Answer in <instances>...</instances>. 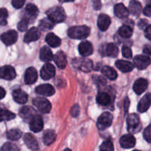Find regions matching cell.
I'll return each instance as SVG.
<instances>
[{
  "mask_svg": "<svg viewBox=\"0 0 151 151\" xmlns=\"http://www.w3.org/2000/svg\"><path fill=\"white\" fill-rule=\"evenodd\" d=\"M89 34L90 28L85 25L72 27L68 30V35L74 39H85Z\"/></svg>",
  "mask_w": 151,
  "mask_h": 151,
  "instance_id": "cell-1",
  "label": "cell"
},
{
  "mask_svg": "<svg viewBox=\"0 0 151 151\" xmlns=\"http://www.w3.org/2000/svg\"><path fill=\"white\" fill-rule=\"evenodd\" d=\"M47 14L54 23H60L66 19V13L64 10L60 6L51 7L47 12Z\"/></svg>",
  "mask_w": 151,
  "mask_h": 151,
  "instance_id": "cell-2",
  "label": "cell"
},
{
  "mask_svg": "<svg viewBox=\"0 0 151 151\" xmlns=\"http://www.w3.org/2000/svg\"><path fill=\"white\" fill-rule=\"evenodd\" d=\"M127 124H128V131L131 133H138L142 129L139 117L136 114H132L128 116Z\"/></svg>",
  "mask_w": 151,
  "mask_h": 151,
  "instance_id": "cell-3",
  "label": "cell"
},
{
  "mask_svg": "<svg viewBox=\"0 0 151 151\" xmlns=\"http://www.w3.org/2000/svg\"><path fill=\"white\" fill-rule=\"evenodd\" d=\"M34 106L37 108L38 111L44 114H47L50 111L52 106L48 100L42 97H37L32 101Z\"/></svg>",
  "mask_w": 151,
  "mask_h": 151,
  "instance_id": "cell-4",
  "label": "cell"
},
{
  "mask_svg": "<svg viewBox=\"0 0 151 151\" xmlns=\"http://www.w3.org/2000/svg\"><path fill=\"white\" fill-rule=\"evenodd\" d=\"M112 120H113V116L109 112H104L98 118L97 123V127L100 130H105L111 125Z\"/></svg>",
  "mask_w": 151,
  "mask_h": 151,
  "instance_id": "cell-5",
  "label": "cell"
},
{
  "mask_svg": "<svg viewBox=\"0 0 151 151\" xmlns=\"http://www.w3.org/2000/svg\"><path fill=\"white\" fill-rule=\"evenodd\" d=\"M100 52L104 56L116 58L117 57L118 54H119V50H118V47L115 44H108L101 47Z\"/></svg>",
  "mask_w": 151,
  "mask_h": 151,
  "instance_id": "cell-6",
  "label": "cell"
},
{
  "mask_svg": "<svg viewBox=\"0 0 151 151\" xmlns=\"http://www.w3.org/2000/svg\"><path fill=\"white\" fill-rule=\"evenodd\" d=\"M0 38L5 45L10 46L16 42L18 39V34L15 30H9L1 34Z\"/></svg>",
  "mask_w": 151,
  "mask_h": 151,
  "instance_id": "cell-7",
  "label": "cell"
},
{
  "mask_svg": "<svg viewBox=\"0 0 151 151\" xmlns=\"http://www.w3.org/2000/svg\"><path fill=\"white\" fill-rule=\"evenodd\" d=\"M16 76V71L11 66H4L0 68V78L7 81H11Z\"/></svg>",
  "mask_w": 151,
  "mask_h": 151,
  "instance_id": "cell-8",
  "label": "cell"
},
{
  "mask_svg": "<svg viewBox=\"0 0 151 151\" xmlns=\"http://www.w3.org/2000/svg\"><path fill=\"white\" fill-rule=\"evenodd\" d=\"M73 64L75 67L78 68L81 71L85 72H90L92 69V62L88 59L81 58L77 59L73 61Z\"/></svg>",
  "mask_w": 151,
  "mask_h": 151,
  "instance_id": "cell-9",
  "label": "cell"
},
{
  "mask_svg": "<svg viewBox=\"0 0 151 151\" xmlns=\"http://www.w3.org/2000/svg\"><path fill=\"white\" fill-rule=\"evenodd\" d=\"M134 66L140 70L146 69L150 64L151 60L148 56L137 55L134 60Z\"/></svg>",
  "mask_w": 151,
  "mask_h": 151,
  "instance_id": "cell-10",
  "label": "cell"
},
{
  "mask_svg": "<svg viewBox=\"0 0 151 151\" xmlns=\"http://www.w3.org/2000/svg\"><path fill=\"white\" fill-rule=\"evenodd\" d=\"M55 75V69L51 63H46L41 70V77L44 80H50Z\"/></svg>",
  "mask_w": 151,
  "mask_h": 151,
  "instance_id": "cell-11",
  "label": "cell"
},
{
  "mask_svg": "<svg viewBox=\"0 0 151 151\" xmlns=\"http://www.w3.org/2000/svg\"><path fill=\"white\" fill-rule=\"evenodd\" d=\"M29 127H30L31 131L35 133L41 131L44 127L42 117L39 115H34L33 117L30 119Z\"/></svg>",
  "mask_w": 151,
  "mask_h": 151,
  "instance_id": "cell-12",
  "label": "cell"
},
{
  "mask_svg": "<svg viewBox=\"0 0 151 151\" xmlns=\"http://www.w3.org/2000/svg\"><path fill=\"white\" fill-rule=\"evenodd\" d=\"M119 143H120L121 147L123 148H132L135 146L136 139L132 134H125L121 137Z\"/></svg>",
  "mask_w": 151,
  "mask_h": 151,
  "instance_id": "cell-13",
  "label": "cell"
},
{
  "mask_svg": "<svg viewBox=\"0 0 151 151\" xmlns=\"http://www.w3.org/2000/svg\"><path fill=\"white\" fill-rule=\"evenodd\" d=\"M40 36H41V32L39 29L37 27H32L25 34L24 41L25 43H30L39 39Z\"/></svg>",
  "mask_w": 151,
  "mask_h": 151,
  "instance_id": "cell-14",
  "label": "cell"
},
{
  "mask_svg": "<svg viewBox=\"0 0 151 151\" xmlns=\"http://www.w3.org/2000/svg\"><path fill=\"white\" fill-rule=\"evenodd\" d=\"M35 92L40 95L48 97V96H52L55 94V88L50 84H43V85H40L36 87Z\"/></svg>",
  "mask_w": 151,
  "mask_h": 151,
  "instance_id": "cell-15",
  "label": "cell"
},
{
  "mask_svg": "<svg viewBox=\"0 0 151 151\" xmlns=\"http://www.w3.org/2000/svg\"><path fill=\"white\" fill-rule=\"evenodd\" d=\"M78 50L80 54L82 56L86 57V56L91 55L93 53V46L91 42L88 41H85L81 42L78 46Z\"/></svg>",
  "mask_w": 151,
  "mask_h": 151,
  "instance_id": "cell-16",
  "label": "cell"
},
{
  "mask_svg": "<svg viewBox=\"0 0 151 151\" xmlns=\"http://www.w3.org/2000/svg\"><path fill=\"white\" fill-rule=\"evenodd\" d=\"M38 13V7L33 4H29L27 5L26 8H25V16L29 22H32V21L37 17Z\"/></svg>",
  "mask_w": 151,
  "mask_h": 151,
  "instance_id": "cell-17",
  "label": "cell"
},
{
  "mask_svg": "<svg viewBox=\"0 0 151 151\" xmlns=\"http://www.w3.org/2000/svg\"><path fill=\"white\" fill-rule=\"evenodd\" d=\"M38 78V74L35 68L29 67L25 72L24 82L27 85H31L35 83Z\"/></svg>",
  "mask_w": 151,
  "mask_h": 151,
  "instance_id": "cell-18",
  "label": "cell"
},
{
  "mask_svg": "<svg viewBox=\"0 0 151 151\" xmlns=\"http://www.w3.org/2000/svg\"><path fill=\"white\" fill-rule=\"evenodd\" d=\"M151 106V94H147L142 98L138 104V111L141 113L147 111Z\"/></svg>",
  "mask_w": 151,
  "mask_h": 151,
  "instance_id": "cell-19",
  "label": "cell"
},
{
  "mask_svg": "<svg viewBox=\"0 0 151 151\" xmlns=\"http://www.w3.org/2000/svg\"><path fill=\"white\" fill-rule=\"evenodd\" d=\"M55 63H56L58 68L63 69H65L67 64V59H66V54L63 52L59 51L55 54L53 58Z\"/></svg>",
  "mask_w": 151,
  "mask_h": 151,
  "instance_id": "cell-20",
  "label": "cell"
},
{
  "mask_svg": "<svg viewBox=\"0 0 151 151\" xmlns=\"http://www.w3.org/2000/svg\"><path fill=\"white\" fill-rule=\"evenodd\" d=\"M148 82L146 79L144 78H139L137 80L134 84V91L137 94H141L147 89Z\"/></svg>",
  "mask_w": 151,
  "mask_h": 151,
  "instance_id": "cell-21",
  "label": "cell"
},
{
  "mask_svg": "<svg viewBox=\"0 0 151 151\" xmlns=\"http://www.w3.org/2000/svg\"><path fill=\"white\" fill-rule=\"evenodd\" d=\"M111 24V19L108 15L101 14L99 16L97 20V26L102 31L107 30Z\"/></svg>",
  "mask_w": 151,
  "mask_h": 151,
  "instance_id": "cell-22",
  "label": "cell"
},
{
  "mask_svg": "<svg viewBox=\"0 0 151 151\" xmlns=\"http://www.w3.org/2000/svg\"><path fill=\"white\" fill-rule=\"evenodd\" d=\"M13 100L19 104H24L28 100V95L22 89H16L13 91Z\"/></svg>",
  "mask_w": 151,
  "mask_h": 151,
  "instance_id": "cell-23",
  "label": "cell"
},
{
  "mask_svg": "<svg viewBox=\"0 0 151 151\" xmlns=\"http://www.w3.org/2000/svg\"><path fill=\"white\" fill-rule=\"evenodd\" d=\"M24 141L26 145L31 150H38V144L36 139L31 134H25L24 136Z\"/></svg>",
  "mask_w": 151,
  "mask_h": 151,
  "instance_id": "cell-24",
  "label": "cell"
},
{
  "mask_svg": "<svg viewBox=\"0 0 151 151\" xmlns=\"http://www.w3.org/2000/svg\"><path fill=\"white\" fill-rule=\"evenodd\" d=\"M128 9L125 7L122 3H119L115 5L114 7V14L115 16H117L119 19H125L128 16Z\"/></svg>",
  "mask_w": 151,
  "mask_h": 151,
  "instance_id": "cell-25",
  "label": "cell"
},
{
  "mask_svg": "<svg viewBox=\"0 0 151 151\" xmlns=\"http://www.w3.org/2000/svg\"><path fill=\"white\" fill-rule=\"evenodd\" d=\"M116 66L122 72H130L134 69V65L129 61L119 60L116 62Z\"/></svg>",
  "mask_w": 151,
  "mask_h": 151,
  "instance_id": "cell-26",
  "label": "cell"
},
{
  "mask_svg": "<svg viewBox=\"0 0 151 151\" xmlns=\"http://www.w3.org/2000/svg\"><path fill=\"white\" fill-rule=\"evenodd\" d=\"M19 115L24 119L30 120L35 115V112H34L33 109L31 108L30 106H24L21 109L20 111H19Z\"/></svg>",
  "mask_w": 151,
  "mask_h": 151,
  "instance_id": "cell-27",
  "label": "cell"
},
{
  "mask_svg": "<svg viewBox=\"0 0 151 151\" xmlns=\"http://www.w3.org/2000/svg\"><path fill=\"white\" fill-rule=\"evenodd\" d=\"M46 41L52 47H58L60 46L61 41L60 38L52 32H50L46 36Z\"/></svg>",
  "mask_w": 151,
  "mask_h": 151,
  "instance_id": "cell-28",
  "label": "cell"
},
{
  "mask_svg": "<svg viewBox=\"0 0 151 151\" xmlns=\"http://www.w3.org/2000/svg\"><path fill=\"white\" fill-rule=\"evenodd\" d=\"M54 58L50 49L47 47H44L40 50V58L44 62H48L52 60Z\"/></svg>",
  "mask_w": 151,
  "mask_h": 151,
  "instance_id": "cell-29",
  "label": "cell"
},
{
  "mask_svg": "<svg viewBox=\"0 0 151 151\" xmlns=\"http://www.w3.org/2000/svg\"><path fill=\"white\" fill-rule=\"evenodd\" d=\"M56 138V134L54 131L52 130H47L44 133L43 136V142L46 145H50L55 142Z\"/></svg>",
  "mask_w": 151,
  "mask_h": 151,
  "instance_id": "cell-30",
  "label": "cell"
},
{
  "mask_svg": "<svg viewBox=\"0 0 151 151\" xmlns=\"http://www.w3.org/2000/svg\"><path fill=\"white\" fill-rule=\"evenodd\" d=\"M128 10L133 15L139 16L142 12V4L137 0H131L129 4Z\"/></svg>",
  "mask_w": 151,
  "mask_h": 151,
  "instance_id": "cell-31",
  "label": "cell"
},
{
  "mask_svg": "<svg viewBox=\"0 0 151 151\" xmlns=\"http://www.w3.org/2000/svg\"><path fill=\"white\" fill-rule=\"evenodd\" d=\"M102 73L103 74L104 76H106L109 79L112 80V81H114V80L117 78V73L115 71V69H114L113 68L110 67L109 66H104L102 69Z\"/></svg>",
  "mask_w": 151,
  "mask_h": 151,
  "instance_id": "cell-32",
  "label": "cell"
},
{
  "mask_svg": "<svg viewBox=\"0 0 151 151\" xmlns=\"http://www.w3.org/2000/svg\"><path fill=\"white\" fill-rule=\"evenodd\" d=\"M97 102L101 106H108L111 103V97L108 93L100 92L97 96Z\"/></svg>",
  "mask_w": 151,
  "mask_h": 151,
  "instance_id": "cell-33",
  "label": "cell"
},
{
  "mask_svg": "<svg viewBox=\"0 0 151 151\" xmlns=\"http://www.w3.org/2000/svg\"><path fill=\"white\" fill-rule=\"evenodd\" d=\"M54 27V22L50 18H44L40 22L38 27L43 31H47L48 29H51Z\"/></svg>",
  "mask_w": 151,
  "mask_h": 151,
  "instance_id": "cell-34",
  "label": "cell"
},
{
  "mask_svg": "<svg viewBox=\"0 0 151 151\" xmlns=\"http://www.w3.org/2000/svg\"><path fill=\"white\" fill-rule=\"evenodd\" d=\"M119 34L123 38H130L133 34V28L128 24L123 25L119 29Z\"/></svg>",
  "mask_w": 151,
  "mask_h": 151,
  "instance_id": "cell-35",
  "label": "cell"
},
{
  "mask_svg": "<svg viewBox=\"0 0 151 151\" xmlns=\"http://www.w3.org/2000/svg\"><path fill=\"white\" fill-rule=\"evenodd\" d=\"M15 117H16V114L13 112L6 110V109H0V122L11 120Z\"/></svg>",
  "mask_w": 151,
  "mask_h": 151,
  "instance_id": "cell-36",
  "label": "cell"
},
{
  "mask_svg": "<svg viewBox=\"0 0 151 151\" xmlns=\"http://www.w3.org/2000/svg\"><path fill=\"white\" fill-rule=\"evenodd\" d=\"M22 133L19 129H11L7 132V138L8 139L16 141L22 137Z\"/></svg>",
  "mask_w": 151,
  "mask_h": 151,
  "instance_id": "cell-37",
  "label": "cell"
},
{
  "mask_svg": "<svg viewBox=\"0 0 151 151\" xmlns=\"http://www.w3.org/2000/svg\"><path fill=\"white\" fill-rule=\"evenodd\" d=\"M7 16H8L7 10L5 8L0 9V25L4 26L7 24Z\"/></svg>",
  "mask_w": 151,
  "mask_h": 151,
  "instance_id": "cell-38",
  "label": "cell"
},
{
  "mask_svg": "<svg viewBox=\"0 0 151 151\" xmlns=\"http://www.w3.org/2000/svg\"><path fill=\"white\" fill-rule=\"evenodd\" d=\"M100 150L103 151H112L114 150V145L113 143L111 141H105L100 146Z\"/></svg>",
  "mask_w": 151,
  "mask_h": 151,
  "instance_id": "cell-39",
  "label": "cell"
},
{
  "mask_svg": "<svg viewBox=\"0 0 151 151\" xmlns=\"http://www.w3.org/2000/svg\"><path fill=\"white\" fill-rule=\"evenodd\" d=\"M19 147L14 144H12L10 142H7L1 147V150L2 151H16L19 150Z\"/></svg>",
  "mask_w": 151,
  "mask_h": 151,
  "instance_id": "cell-40",
  "label": "cell"
},
{
  "mask_svg": "<svg viewBox=\"0 0 151 151\" xmlns=\"http://www.w3.org/2000/svg\"><path fill=\"white\" fill-rule=\"evenodd\" d=\"M28 24H29V21H28L26 18L24 17L23 19L19 22V24H18L17 27L19 30L22 31V32H24V31L26 30V29H27Z\"/></svg>",
  "mask_w": 151,
  "mask_h": 151,
  "instance_id": "cell-41",
  "label": "cell"
},
{
  "mask_svg": "<svg viewBox=\"0 0 151 151\" xmlns=\"http://www.w3.org/2000/svg\"><path fill=\"white\" fill-rule=\"evenodd\" d=\"M143 136H144L145 139L147 142L151 143V124L145 128V130L144 131V134H143Z\"/></svg>",
  "mask_w": 151,
  "mask_h": 151,
  "instance_id": "cell-42",
  "label": "cell"
},
{
  "mask_svg": "<svg viewBox=\"0 0 151 151\" xmlns=\"http://www.w3.org/2000/svg\"><path fill=\"white\" fill-rule=\"evenodd\" d=\"M122 55L125 58H131L132 57V51H131V48H129L128 47L125 46V47H122Z\"/></svg>",
  "mask_w": 151,
  "mask_h": 151,
  "instance_id": "cell-43",
  "label": "cell"
},
{
  "mask_svg": "<svg viewBox=\"0 0 151 151\" xmlns=\"http://www.w3.org/2000/svg\"><path fill=\"white\" fill-rule=\"evenodd\" d=\"M70 114L73 117H77L80 114V106L78 104H75L73 107L72 108L70 111Z\"/></svg>",
  "mask_w": 151,
  "mask_h": 151,
  "instance_id": "cell-44",
  "label": "cell"
},
{
  "mask_svg": "<svg viewBox=\"0 0 151 151\" xmlns=\"http://www.w3.org/2000/svg\"><path fill=\"white\" fill-rule=\"evenodd\" d=\"M25 0H12V4L16 9H19L23 7Z\"/></svg>",
  "mask_w": 151,
  "mask_h": 151,
  "instance_id": "cell-45",
  "label": "cell"
},
{
  "mask_svg": "<svg viewBox=\"0 0 151 151\" xmlns=\"http://www.w3.org/2000/svg\"><path fill=\"white\" fill-rule=\"evenodd\" d=\"M94 81H95L96 83L99 86H103V85H105V84L106 83V80H105L103 77H100V76L94 77Z\"/></svg>",
  "mask_w": 151,
  "mask_h": 151,
  "instance_id": "cell-46",
  "label": "cell"
},
{
  "mask_svg": "<svg viewBox=\"0 0 151 151\" xmlns=\"http://www.w3.org/2000/svg\"><path fill=\"white\" fill-rule=\"evenodd\" d=\"M145 37L147 39L151 40V25H149L145 28Z\"/></svg>",
  "mask_w": 151,
  "mask_h": 151,
  "instance_id": "cell-47",
  "label": "cell"
},
{
  "mask_svg": "<svg viewBox=\"0 0 151 151\" xmlns=\"http://www.w3.org/2000/svg\"><path fill=\"white\" fill-rule=\"evenodd\" d=\"M143 13L145 16H148V17H151V6L147 5L143 10Z\"/></svg>",
  "mask_w": 151,
  "mask_h": 151,
  "instance_id": "cell-48",
  "label": "cell"
},
{
  "mask_svg": "<svg viewBox=\"0 0 151 151\" xmlns=\"http://www.w3.org/2000/svg\"><path fill=\"white\" fill-rule=\"evenodd\" d=\"M138 25L140 29H145L147 27V21L145 20V19H142V20L139 21Z\"/></svg>",
  "mask_w": 151,
  "mask_h": 151,
  "instance_id": "cell-49",
  "label": "cell"
},
{
  "mask_svg": "<svg viewBox=\"0 0 151 151\" xmlns=\"http://www.w3.org/2000/svg\"><path fill=\"white\" fill-rule=\"evenodd\" d=\"M144 53L147 54L148 55H151V44H147L145 47L144 48Z\"/></svg>",
  "mask_w": 151,
  "mask_h": 151,
  "instance_id": "cell-50",
  "label": "cell"
},
{
  "mask_svg": "<svg viewBox=\"0 0 151 151\" xmlns=\"http://www.w3.org/2000/svg\"><path fill=\"white\" fill-rule=\"evenodd\" d=\"M94 3V7L96 10H100L101 8V2L100 0H93Z\"/></svg>",
  "mask_w": 151,
  "mask_h": 151,
  "instance_id": "cell-51",
  "label": "cell"
},
{
  "mask_svg": "<svg viewBox=\"0 0 151 151\" xmlns=\"http://www.w3.org/2000/svg\"><path fill=\"white\" fill-rule=\"evenodd\" d=\"M5 94H6V91L2 87L0 86V100L4 98L5 97Z\"/></svg>",
  "mask_w": 151,
  "mask_h": 151,
  "instance_id": "cell-52",
  "label": "cell"
},
{
  "mask_svg": "<svg viewBox=\"0 0 151 151\" xmlns=\"http://www.w3.org/2000/svg\"><path fill=\"white\" fill-rule=\"evenodd\" d=\"M124 104H125V112H127L128 107H129V104H130V101H129V100H128V97H126V98L125 99Z\"/></svg>",
  "mask_w": 151,
  "mask_h": 151,
  "instance_id": "cell-53",
  "label": "cell"
},
{
  "mask_svg": "<svg viewBox=\"0 0 151 151\" xmlns=\"http://www.w3.org/2000/svg\"><path fill=\"white\" fill-rule=\"evenodd\" d=\"M61 2H69V1H73L74 0H59Z\"/></svg>",
  "mask_w": 151,
  "mask_h": 151,
  "instance_id": "cell-54",
  "label": "cell"
},
{
  "mask_svg": "<svg viewBox=\"0 0 151 151\" xmlns=\"http://www.w3.org/2000/svg\"><path fill=\"white\" fill-rule=\"evenodd\" d=\"M147 5L151 6V0H147Z\"/></svg>",
  "mask_w": 151,
  "mask_h": 151,
  "instance_id": "cell-55",
  "label": "cell"
}]
</instances>
